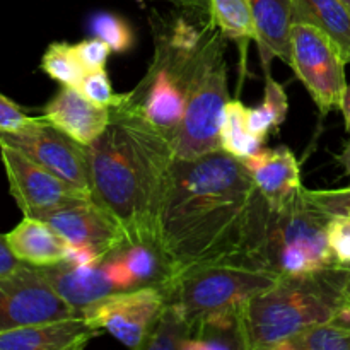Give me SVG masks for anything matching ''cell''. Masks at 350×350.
<instances>
[{"mask_svg":"<svg viewBox=\"0 0 350 350\" xmlns=\"http://www.w3.org/2000/svg\"><path fill=\"white\" fill-rule=\"evenodd\" d=\"M332 215L320 191L304 187L272 211L267 243L270 269L280 275H299L337 265L327 234Z\"/></svg>","mask_w":350,"mask_h":350,"instance_id":"5","label":"cell"},{"mask_svg":"<svg viewBox=\"0 0 350 350\" xmlns=\"http://www.w3.org/2000/svg\"><path fill=\"white\" fill-rule=\"evenodd\" d=\"M280 273L245 265H204L161 286L164 299L176 303L197 325L205 314L239 306L272 287Z\"/></svg>","mask_w":350,"mask_h":350,"instance_id":"6","label":"cell"},{"mask_svg":"<svg viewBox=\"0 0 350 350\" xmlns=\"http://www.w3.org/2000/svg\"><path fill=\"white\" fill-rule=\"evenodd\" d=\"M144 118L173 142L185 116V89L180 79L161 58L154 57L146 79L130 91Z\"/></svg>","mask_w":350,"mask_h":350,"instance_id":"13","label":"cell"},{"mask_svg":"<svg viewBox=\"0 0 350 350\" xmlns=\"http://www.w3.org/2000/svg\"><path fill=\"white\" fill-rule=\"evenodd\" d=\"M79 89H81L85 98H89L96 105L105 106V108H115V106L123 105L129 98V92L126 94H116L105 68L88 72Z\"/></svg>","mask_w":350,"mask_h":350,"instance_id":"30","label":"cell"},{"mask_svg":"<svg viewBox=\"0 0 350 350\" xmlns=\"http://www.w3.org/2000/svg\"><path fill=\"white\" fill-rule=\"evenodd\" d=\"M320 191V197L325 204L330 207V211L338 212L349 208L350 211V190L344 188V190H318Z\"/></svg>","mask_w":350,"mask_h":350,"instance_id":"35","label":"cell"},{"mask_svg":"<svg viewBox=\"0 0 350 350\" xmlns=\"http://www.w3.org/2000/svg\"><path fill=\"white\" fill-rule=\"evenodd\" d=\"M208 16L226 38L246 44L256 41L252 0H208Z\"/></svg>","mask_w":350,"mask_h":350,"instance_id":"24","label":"cell"},{"mask_svg":"<svg viewBox=\"0 0 350 350\" xmlns=\"http://www.w3.org/2000/svg\"><path fill=\"white\" fill-rule=\"evenodd\" d=\"M24 263L21 262V260L14 255L12 250H10L5 236L0 234V277L16 272V270L21 269Z\"/></svg>","mask_w":350,"mask_h":350,"instance_id":"34","label":"cell"},{"mask_svg":"<svg viewBox=\"0 0 350 350\" xmlns=\"http://www.w3.org/2000/svg\"><path fill=\"white\" fill-rule=\"evenodd\" d=\"M0 142L16 147L50 173L94 197L88 146L79 144L46 120L38 118L36 123L19 132L0 133Z\"/></svg>","mask_w":350,"mask_h":350,"instance_id":"9","label":"cell"},{"mask_svg":"<svg viewBox=\"0 0 350 350\" xmlns=\"http://www.w3.org/2000/svg\"><path fill=\"white\" fill-rule=\"evenodd\" d=\"M256 24L255 43L258 44L262 65L269 72L272 58L289 62V34L293 26L291 0H252Z\"/></svg>","mask_w":350,"mask_h":350,"instance_id":"19","label":"cell"},{"mask_svg":"<svg viewBox=\"0 0 350 350\" xmlns=\"http://www.w3.org/2000/svg\"><path fill=\"white\" fill-rule=\"evenodd\" d=\"M5 238L14 255L36 269L67 262L70 252V245L48 222L29 215H24Z\"/></svg>","mask_w":350,"mask_h":350,"instance_id":"18","label":"cell"},{"mask_svg":"<svg viewBox=\"0 0 350 350\" xmlns=\"http://www.w3.org/2000/svg\"><path fill=\"white\" fill-rule=\"evenodd\" d=\"M241 306L205 314L195 325V335L183 350H248Z\"/></svg>","mask_w":350,"mask_h":350,"instance_id":"20","label":"cell"},{"mask_svg":"<svg viewBox=\"0 0 350 350\" xmlns=\"http://www.w3.org/2000/svg\"><path fill=\"white\" fill-rule=\"evenodd\" d=\"M94 200L123 226L130 243L156 246L157 215L176 152L129 98L111 108L108 129L88 146Z\"/></svg>","mask_w":350,"mask_h":350,"instance_id":"2","label":"cell"},{"mask_svg":"<svg viewBox=\"0 0 350 350\" xmlns=\"http://www.w3.org/2000/svg\"><path fill=\"white\" fill-rule=\"evenodd\" d=\"M248 108L239 99H229L221 125V149L238 159H246L263 149L265 139H260L248 129Z\"/></svg>","mask_w":350,"mask_h":350,"instance_id":"23","label":"cell"},{"mask_svg":"<svg viewBox=\"0 0 350 350\" xmlns=\"http://www.w3.org/2000/svg\"><path fill=\"white\" fill-rule=\"evenodd\" d=\"M41 118L82 146H91L108 129L111 108L92 103L82 94L81 89L62 85L60 91L44 106Z\"/></svg>","mask_w":350,"mask_h":350,"instance_id":"14","label":"cell"},{"mask_svg":"<svg viewBox=\"0 0 350 350\" xmlns=\"http://www.w3.org/2000/svg\"><path fill=\"white\" fill-rule=\"evenodd\" d=\"M350 269L334 265L299 275H282L241 306L248 350H277L306 328L342 320L347 310Z\"/></svg>","mask_w":350,"mask_h":350,"instance_id":"4","label":"cell"},{"mask_svg":"<svg viewBox=\"0 0 350 350\" xmlns=\"http://www.w3.org/2000/svg\"><path fill=\"white\" fill-rule=\"evenodd\" d=\"M328 245L337 265L350 269V211L344 208L332 215L328 222Z\"/></svg>","mask_w":350,"mask_h":350,"instance_id":"31","label":"cell"},{"mask_svg":"<svg viewBox=\"0 0 350 350\" xmlns=\"http://www.w3.org/2000/svg\"><path fill=\"white\" fill-rule=\"evenodd\" d=\"M0 159L9 180L10 195L24 215L40 219L55 208L94 198L9 144L0 142Z\"/></svg>","mask_w":350,"mask_h":350,"instance_id":"10","label":"cell"},{"mask_svg":"<svg viewBox=\"0 0 350 350\" xmlns=\"http://www.w3.org/2000/svg\"><path fill=\"white\" fill-rule=\"evenodd\" d=\"M164 293L157 286L115 293L82 311L91 327L105 330L129 349H146L163 310Z\"/></svg>","mask_w":350,"mask_h":350,"instance_id":"8","label":"cell"},{"mask_svg":"<svg viewBox=\"0 0 350 350\" xmlns=\"http://www.w3.org/2000/svg\"><path fill=\"white\" fill-rule=\"evenodd\" d=\"M75 53H77L79 60H81L82 67L85 68V72H94L101 70L106 67V62H108L109 53H111V48L99 38H89V40L81 41V43L74 44Z\"/></svg>","mask_w":350,"mask_h":350,"instance_id":"32","label":"cell"},{"mask_svg":"<svg viewBox=\"0 0 350 350\" xmlns=\"http://www.w3.org/2000/svg\"><path fill=\"white\" fill-rule=\"evenodd\" d=\"M40 272L51 289L81 314L91 304L115 293H122V287L111 279L103 262L92 265L62 262L41 267Z\"/></svg>","mask_w":350,"mask_h":350,"instance_id":"15","label":"cell"},{"mask_svg":"<svg viewBox=\"0 0 350 350\" xmlns=\"http://www.w3.org/2000/svg\"><path fill=\"white\" fill-rule=\"evenodd\" d=\"M349 190H350V187H349Z\"/></svg>","mask_w":350,"mask_h":350,"instance_id":"40","label":"cell"},{"mask_svg":"<svg viewBox=\"0 0 350 350\" xmlns=\"http://www.w3.org/2000/svg\"><path fill=\"white\" fill-rule=\"evenodd\" d=\"M342 115H344L345 120V126L350 132V84H347V89H345V96H344V101H342V108H340Z\"/></svg>","mask_w":350,"mask_h":350,"instance_id":"36","label":"cell"},{"mask_svg":"<svg viewBox=\"0 0 350 350\" xmlns=\"http://www.w3.org/2000/svg\"><path fill=\"white\" fill-rule=\"evenodd\" d=\"M338 163L342 164V167L345 170V173L350 176V140L347 142V146L344 147V150H342L340 154H338Z\"/></svg>","mask_w":350,"mask_h":350,"instance_id":"37","label":"cell"},{"mask_svg":"<svg viewBox=\"0 0 350 350\" xmlns=\"http://www.w3.org/2000/svg\"><path fill=\"white\" fill-rule=\"evenodd\" d=\"M270 217L272 208L241 159L222 149L176 157L157 215L156 248L167 280L204 265L270 269Z\"/></svg>","mask_w":350,"mask_h":350,"instance_id":"1","label":"cell"},{"mask_svg":"<svg viewBox=\"0 0 350 350\" xmlns=\"http://www.w3.org/2000/svg\"><path fill=\"white\" fill-rule=\"evenodd\" d=\"M40 68L62 85L77 89L88 74L75 53V46L68 43H51L41 57Z\"/></svg>","mask_w":350,"mask_h":350,"instance_id":"28","label":"cell"},{"mask_svg":"<svg viewBox=\"0 0 350 350\" xmlns=\"http://www.w3.org/2000/svg\"><path fill=\"white\" fill-rule=\"evenodd\" d=\"M345 296H347V310H345V314L344 318H342V321H345V323L350 325V273H349L347 284H345Z\"/></svg>","mask_w":350,"mask_h":350,"instance_id":"38","label":"cell"},{"mask_svg":"<svg viewBox=\"0 0 350 350\" xmlns=\"http://www.w3.org/2000/svg\"><path fill=\"white\" fill-rule=\"evenodd\" d=\"M293 23H304L327 33L350 64V9L342 0H291Z\"/></svg>","mask_w":350,"mask_h":350,"instance_id":"21","label":"cell"},{"mask_svg":"<svg viewBox=\"0 0 350 350\" xmlns=\"http://www.w3.org/2000/svg\"><path fill=\"white\" fill-rule=\"evenodd\" d=\"M345 64L344 53L327 33L311 24L293 23L287 65L303 82L321 115L342 108L347 89Z\"/></svg>","mask_w":350,"mask_h":350,"instance_id":"7","label":"cell"},{"mask_svg":"<svg viewBox=\"0 0 350 350\" xmlns=\"http://www.w3.org/2000/svg\"><path fill=\"white\" fill-rule=\"evenodd\" d=\"M226 36L208 16L202 29L183 19L157 36L156 55L185 89V116L173 140L178 159L221 150V125L229 98Z\"/></svg>","mask_w":350,"mask_h":350,"instance_id":"3","label":"cell"},{"mask_svg":"<svg viewBox=\"0 0 350 350\" xmlns=\"http://www.w3.org/2000/svg\"><path fill=\"white\" fill-rule=\"evenodd\" d=\"M92 34L105 41L111 51L123 53L133 44V33L123 17L111 12H99L92 17Z\"/></svg>","mask_w":350,"mask_h":350,"instance_id":"29","label":"cell"},{"mask_svg":"<svg viewBox=\"0 0 350 350\" xmlns=\"http://www.w3.org/2000/svg\"><path fill=\"white\" fill-rule=\"evenodd\" d=\"M36 122L38 118L24 113L19 108V105H16L12 99L0 92V133L19 132V130L26 129Z\"/></svg>","mask_w":350,"mask_h":350,"instance_id":"33","label":"cell"},{"mask_svg":"<svg viewBox=\"0 0 350 350\" xmlns=\"http://www.w3.org/2000/svg\"><path fill=\"white\" fill-rule=\"evenodd\" d=\"M195 323L173 301H166L154 323L146 349L149 350H183L193 338Z\"/></svg>","mask_w":350,"mask_h":350,"instance_id":"25","label":"cell"},{"mask_svg":"<svg viewBox=\"0 0 350 350\" xmlns=\"http://www.w3.org/2000/svg\"><path fill=\"white\" fill-rule=\"evenodd\" d=\"M277 350H350V325L342 320L314 325Z\"/></svg>","mask_w":350,"mask_h":350,"instance_id":"27","label":"cell"},{"mask_svg":"<svg viewBox=\"0 0 350 350\" xmlns=\"http://www.w3.org/2000/svg\"><path fill=\"white\" fill-rule=\"evenodd\" d=\"M108 256H111L123 270L130 289L146 286L161 287L170 277L159 250L152 245L130 243Z\"/></svg>","mask_w":350,"mask_h":350,"instance_id":"22","label":"cell"},{"mask_svg":"<svg viewBox=\"0 0 350 350\" xmlns=\"http://www.w3.org/2000/svg\"><path fill=\"white\" fill-rule=\"evenodd\" d=\"M287 111H289V99L286 89L267 72L263 101L256 108H248L246 113L248 129L260 139H267L282 125L284 120L287 118Z\"/></svg>","mask_w":350,"mask_h":350,"instance_id":"26","label":"cell"},{"mask_svg":"<svg viewBox=\"0 0 350 350\" xmlns=\"http://www.w3.org/2000/svg\"><path fill=\"white\" fill-rule=\"evenodd\" d=\"M342 2H344V3H345V5H347V7H349V9H350V0H342Z\"/></svg>","mask_w":350,"mask_h":350,"instance_id":"39","label":"cell"},{"mask_svg":"<svg viewBox=\"0 0 350 350\" xmlns=\"http://www.w3.org/2000/svg\"><path fill=\"white\" fill-rule=\"evenodd\" d=\"M68 245L91 246L103 258L130 245L123 226L99 202L82 200L41 215Z\"/></svg>","mask_w":350,"mask_h":350,"instance_id":"12","label":"cell"},{"mask_svg":"<svg viewBox=\"0 0 350 350\" xmlns=\"http://www.w3.org/2000/svg\"><path fill=\"white\" fill-rule=\"evenodd\" d=\"M243 163L272 211L282 207L287 198L303 187L297 157L286 146L260 149Z\"/></svg>","mask_w":350,"mask_h":350,"instance_id":"17","label":"cell"},{"mask_svg":"<svg viewBox=\"0 0 350 350\" xmlns=\"http://www.w3.org/2000/svg\"><path fill=\"white\" fill-rule=\"evenodd\" d=\"M75 317L82 314L51 289L36 267L24 263L0 277V332Z\"/></svg>","mask_w":350,"mask_h":350,"instance_id":"11","label":"cell"},{"mask_svg":"<svg viewBox=\"0 0 350 350\" xmlns=\"http://www.w3.org/2000/svg\"><path fill=\"white\" fill-rule=\"evenodd\" d=\"M98 335L84 317L64 318L0 332V350H81Z\"/></svg>","mask_w":350,"mask_h":350,"instance_id":"16","label":"cell"}]
</instances>
